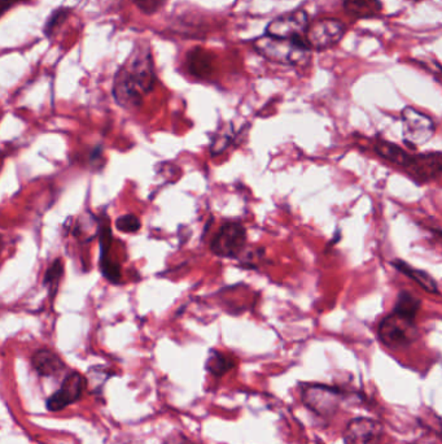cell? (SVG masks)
Instances as JSON below:
<instances>
[{
	"label": "cell",
	"instance_id": "obj_15",
	"mask_svg": "<svg viewBox=\"0 0 442 444\" xmlns=\"http://www.w3.org/2000/svg\"><path fill=\"white\" fill-rule=\"evenodd\" d=\"M344 9L353 18H370L382 9L380 0H343Z\"/></svg>",
	"mask_w": 442,
	"mask_h": 444
},
{
	"label": "cell",
	"instance_id": "obj_17",
	"mask_svg": "<svg viewBox=\"0 0 442 444\" xmlns=\"http://www.w3.org/2000/svg\"><path fill=\"white\" fill-rule=\"evenodd\" d=\"M237 367V360L226 355V353H220V351H210L209 357L206 360V370L214 375V377H223L227 374L230 370Z\"/></svg>",
	"mask_w": 442,
	"mask_h": 444
},
{
	"label": "cell",
	"instance_id": "obj_7",
	"mask_svg": "<svg viewBox=\"0 0 442 444\" xmlns=\"http://www.w3.org/2000/svg\"><path fill=\"white\" fill-rule=\"evenodd\" d=\"M400 168L419 184L442 177V152L406 153Z\"/></svg>",
	"mask_w": 442,
	"mask_h": 444
},
{
	"label": "cell",
	"instance_id": "obj_20",
	"mask_svg": "<svg viewBox=\"0 0 442 444\" xmlns=\"http://www.w3.org/2000/svg\"><path fill=\"white\" fill-rule=\"evenodd\" d=\"M109 251L100 252V270L103 273V276L107 278L109 282L112 284H120L123 279V273H121V267L118 262L112 260L108 255Z\"/></svg>",
	"mask_w": 442,
	"mask_h": 444
},
{
	"label": "cell",
	"instance_id": "obj_1",
	"mask_svg": "<svg viewBox=\"0 0 442 444\" xmlns=\"http://www.w3.org/2000/svg\"><path fill=\"white\" fill-rule=\"evenodd\" d=\"M156 79L151 50L145 45H137L115 73L113 82L115 101L126 109L140 107L145 96L154 90Z\"/></svg>",
	"mask_w": 442,
	"mask_h": 444
},
{
	"label": "cell",
	"instance_id": "obj_4",
	"mask_svg": "<svg viewBox=\"0 0 442 444\" xmlns=\"http://www.w3.org/2000/svg\"><path fill=\"white\" fill-rule=\"evenodd\" d=\"M246 245V229L242 222L223 223L210 243V251L218 257L237 259Z\"/></svg>",
	"mask_w": 442,
	"mask_h": 444
},
{
	"label": "cell",
	"instance_id": "obj_16",
	"mask_svg": "<svg viewBox=\"0 0 442 444\" xmlns=\"http://www.w3.org/2000/svg\"><path fill=\"white\" fill-rule=\"evenodd\" d=\"M420 306H421V300L419 298H416L412 292H401L397 296L393 313L415 321V317L420 311Z\"/></svg>",
	"mask_w": 442,
	"mask_h": 444
},
{
	"label": "cell",
	"instance_id": "obj_24",
	"mask_svg": "<svg viewBox=\"0 0 442 444\" xmlns=\"http://www.w3.org/2000/svg\"><path fill=\"white\" fill-rule=\"evenodd\" d=\"M30 0H0V9H1V15H4L6 12H8L9 9L18 6V4H23V3H28Z\"/></svg>",
	"mask_w": 442,
	"mask_h": 444
},
{
	"label": "cell",
	"instance_id": "obj_13",
	"mask_svg": "<svg viewBox=\"0 0 442 444\" xmlns=\"http://www.w3.org/2000/svg\"><path fill=\"white\" fill-rule=\"evenodd\" d=\"M31 365L34 370L42 377L59 375L65 369V364L60 359V356L47 348L38 350L33 355Z\"/></svg>",
	"mask_w": 442,
	"mask_h": 444
},
{
	"label": "cell",
	"instance_id": "obj_12",
	"mask_svg": "<svg viewBox=\"0 0 442 444\" xmlns=\"http://www.w3.org/2000/svg\"><path fill=\"white\" fill-rule=\"evenodd\" d=\"M186 65L191 76L198 79H208L213 74L214 55L203 47H195L187 54Z\"/></svg>",
	"mask_w": 442,
	"mask_h": 444
},
{
	"label": "cell",
	"instance_id": "obj_9",
	"mask_svg": "<svg viewBox=\"0 0 442 444\" xmlns=\"http://www.w3.org/2000/svg\"><path fill=\"white\" fill-rule=\"evenodd\" d=\"M309 23V16L305 11L298 9L274 18L267 25L266 34L276 38H305Z\"/></svg>",
	"mask_w": 442,
	"mask_h": 444
},
{
	"label": "cell",
	"instance_id": "obj_2",
	"mask_svg": "<svg viewBox=\"0 0 442 444\" xmlns=\"http://www.w3.org/2000/svg\"><path fill=\"white\" fill-rule=\"evenodd\" d=\"M253 47L270 62L292 67L305 65L312 56V50L305 38H276L265 34L253 42Z\"/></svg>",
	"mask_w": 442,
	"mask_h": 444
},
{
	"label": "cell",
	"instance_id": "obj_19",
	"mask_svg": "<svg viewBox=\"0 0 442 444\" xmlns=\"http://www.w3.org/2000/svg\"><path fill=\"white\" fill-rule=\"evenodd\" d=\"M62 274H64V261L62 259H56V260L48 267L46 270V274L43 278V284L48 289L50 295L54 298L56 292L59 289V284L62 281Z\"/></svg>",
	"mask_w": 442,
	"mask_h": 444
},
{
	"label": "cell",
	"instance_id": "obj_11",
	"mask_svg": "<svg viewBox=\"0 0 442 444\" xmlns=\"http://www.w3.org/2000/svg\"><path fill=\"white\" fill-rule=\"evenodd\" d=\"M384 435V428L380 422L359 417L351 420L344 431L345 444H379Z\"/></svg>",
	"mask_w": 442,
	"mask_h": 444
},
{
	"label": "cell",
	"instance_id": "obj_23",
	"mask_svg": "<svg viewBox=\"0 0 442 444\" xmlns=\"http://www.w3.org/2000/svg\"><path fill=\"white\" fill-rule=\"evenodd\" d=\"M162 444H195L190 438L186 437L181 433H171L168 438L164 440Z\"/></svg>",
	"mask_w": 442,
	"mask_h": 444
},
{
	"label": "cell",
	"instance_id": "obj_26",
	"mask_svg": "<svg viewBox=\"0 0 442 444\" xmlns=\"http://www.w3.org/2000/svg\"><path fill=\"white\" fill-rule=\"evenodd\" d=\"M407 1H410V3H419L421 0H407Z\"/></svg>",
	"mask_w": 442,
	"mask_h": 444
},
{
	"label": "cell",
	"instance_id": "obj_18",
	"mask_svg": "<svg viewBox=\"0 0 442 444\" xmlns=\"http://www.w3.org/2000/svg\"><path fill=\"white\" fill-rule=\"evenodd\" d=\"M72 12H73L72 8L62 7L55 9L54 12L48 16L46 23H45V28H43V33H45L47 38H52L54 37L55 34L59 31V29L68 20L69 16L72 15Z\"/></svg>",
	"mask_w": 442,
	"mask_h": 444
},
{
	"label": "cell",
	"instance_id": "obj_8",
	"mask_svg": "<svg viewBox=\"0 0 442 444\" xmlns=\"http://www.w3.org/2000/svg\"><path fill=\"white\" fill-rule=\"evenodd\" d=\"M401 121L404 142L410 146H423L435 135V121L426 113L416 111L415 108H404L401 112Z\"/></svg>",
	"mask_w": 442,
	"mask_h": 444
},
{
	"label": "cell",
	"instance_id": "obj_6",
	"mask_svg": "<svg viewBox=\"0 0 442 444\" xmlns=\"http://www.w3.org/2000/svg\"><path fill=\"white\" fill-rule=\"evenodd\" d=\"M346 34V25L337 18H319L309 23L305 33L307 46L313 51H324L335 47Z\"/></svg>",
	"mask_w": 442,
	"mask_h": 444
},
{
	"label": "cell",
	"instance_id": "obj_25",
	"mask_svg": "<svg viewBox=\"0 0 442 444\" xmlns=\"http://www.w3.org/2000/svg\"><path fill=\"white\" fill-rule=\"evenodd\" d=\"M426 70H429V72H432V73H435L436 76L441 77L442 79V67L441 65H438V64H436L434 62H420Z\"/></svg>",
	"mask_w": 442,
	"mask_h": 444
},
{
	"label": "cell",
	"instance_id": "obj_3",
	"mask_svg": "<svg viewBox=\"0 0 442 444\" xmlns=\"http://www.w3.org/2000/svg\"><path fill=\"white\" fill-rule=\"evenodd\" d=\"M378 337L382 345L397 350L412 345L419 337V330L414 320L404 318L392 312L379 323Z\"/></svg>",
	"mask_w": 442,
	"mask_h": 444
},
{
	"label": "cell",
	"instance_id": "obj_10",
	"mask_svg": "<svg viewBox=\"0 0 442 444\" xmlns=\"http://www.w3.org/2000/svg\"><path fill=\"white\" fill-rule=\"evenodd\" d=\"M86 384H87V381L81 373L78 372L69 373L64 378L62 387L55 391L47 400V409L51 412H59L70 404L76 403L82 398Z\"/></svg>",
	"mask_w": 442,
	"mask_h": 444
},
{
	"label": "cell",
	"instance_id": "obj_21",
	"mask_svg": "<svg viewBox=\"0 0 442 444\" xmlns=\"http://www.w3.org/2000/svg\"><path fill=\"white\" fill-rule=\"evenodd\" d=\"M140 228H142V222L137 218V216L131 215V213L121 216L115 220V229L121 233L132 234V233H137Z\"/></svg>",
	"mask_w": 442,
	"mask_h": 444
},
{
	"label": "cell",
	"instance_id": "obj_5",
	"mask_svg": "<svg viewBox=\"0 0 442 444\" xmlns=\"http://www.w3.org/2000/svg\"><path fill=\"white\" fill-rule=\"evenodd\" d=\"M302 401L310 411L320 417H332L344 399V392L337 387L320 383L306 384L302 389Z\"/></svg>",
	"mask_w": 442,
	"mask_h": 444
},
{
	"label": "cell",
	"instance_id": "obj_22",
	"mask_svg": "<svg viewBox=\"0 0 442 444\" xmlns=\"http://www.w3.org/2000/svg\"><path fill=\"white\" fill-rule=\"evenodd\" d=\"M132 1L145 15H153L159 12L161 8L166 4L168 0H132Z\"/></svg>",
	"mask_w": 442,
	"mask_h": 444
},
{
	"label": "cell",
	"instance_id": "obj_14",
	"mask_svg": "<svg viewBox=\"0 0 442 444\" xmlns=\"http://www.w3.org/2000/svg\"><path fill=\"white\" fill-rule=\"evenodd\" d=\"M392 265L398 272H401L402 274L409 277L414 282L419 284L424 292H431V294H438V287H437V282H436L435 278L431 276V274H428L427 272L414 268L410 264H407V262H404L402 260L392 261Z\"/></svg>",
	"mask_w": 442,
	"mask_h": 444
}]
</instances>
